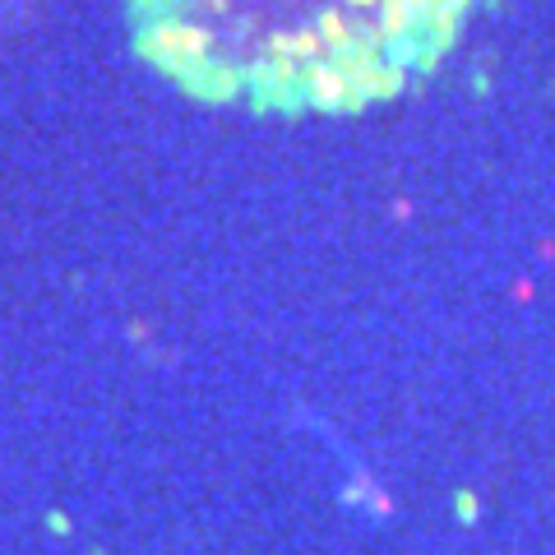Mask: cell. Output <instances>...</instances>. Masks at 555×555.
Returning <instances> with one entry per match:
<instances>
[{
    "label": "cell",
    "mask_w": 555,
    "mask_h": 555,
    "mask_svg": "<svg viewBox=\"0 0 555 555\" xmlns=\"http://www.w3.org/2000/svg\"><path fill=\"white\" fill-rule=\"evenodd\" d=\"M473 0H130L144 61L255 116H352L422 83Z\"/></svg>",
    "instance_id": "cell-1"
}]
</instances>
